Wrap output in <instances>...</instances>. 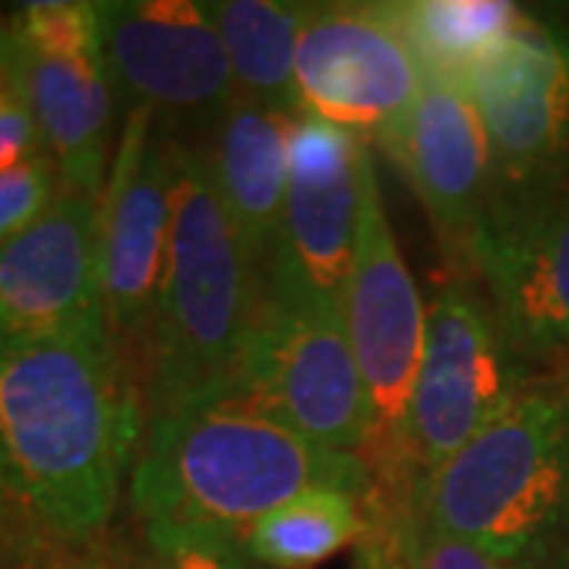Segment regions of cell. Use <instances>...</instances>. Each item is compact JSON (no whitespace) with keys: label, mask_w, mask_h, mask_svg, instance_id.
<instances>
[{"label":"cell","mask_w":569,"mask_h":569,"mask_svg":"<svg viewBox=\"0 0 569 569\" xmlns=\"http://www.w3.org/2000/svg\"><path fill=\"white\" fill-rule=\"evenodd\" d=\"M142 427L140 373L108 320L0 339V493L48 541L111 522Z\"/></svg>","instance_id":"obj_1"},{"label":"cell","mask_w":569,"mask_h":569,"mask_svg":"<svg viewBox=\"0 0 569 569\" xmlns=\"http://www.w3.org/2000/svg\"><path fill=\"white\" fill-rule=\"evenodd\" d=\"M313 488L367 500L370 471L361 456L305 440L241 389L146 411L130 471L142 529L209 531L238 541L253 522Z\"/></svg>","instance_id":"obj_2"},{"label":"cell","mask_w":569,"mask_h":569,"mask_svg":"<svg viewBox=\"0 0 569 569\" xmlns=\"http://www.w3.org/2000/svg\"><path fill=\"white\" fill-rule=\"evenodd\" d=\"M174 212L152 332L142 351L146 411L234 387V365L260 295L200 146L174 137Z\"/></svg>","instance_id":"obj_3"},{"label":"cell","mask_w":569,"mask_h":569,"mask_svg":"<svg viewBox=\"0 0 569 569\" xmlns=\"http://www.w3.org/2000/svg\"><path fill=\"white\" fill-rule=\"evenodd\" d=\"M408 522L500 553L569 550V367L535 373L418 488Z\"/></svg>","instance_id":"obj_4"},{"label":"cell","mask_w":569,"mask_h":569,"mask_svg":"<svg viewBox=\"0 0 569 569\" xmlns=\"http://www.w3.org/2000/svg\"><path fill=\"white\" fill-rule=\"evenodd\" d=\"M234 389L317 447L348 456L367 449L370 406L342 307L263 276Z\"/></svg>","instance_id":"obj_5"},{"label":"cell","mask_w":569,"mask_h":569,"mask_svg":"<svg viewBox=\"0 0 569 569\" xmlns=\"http://www.w3.org/2000/svg\"><path fill=\"white\" fill-rule=\"evenodd\" d=\"M535 377L478 282L459 269L427 310V339L402 433L411 500Z\"/></svg>","instance_id":"obj_6"},{"label":"cell","mask_w":569,"mask_h":569,"mask_svg":"<svg viewBox=\"0 0 569 569\" xmlns=\"http://www.w3.org/2000/svg\"><path fill=\"white\" fill-rule=\"evenodd\" d=\"M342 320L370 406V440L361 452L370 471L367 497L411 507V488L402 471V433L425 355L427 310L399 253L380 187L367 203L361 244L342 295Z\"/></svg>","instance_id":"obj_7"},{"label":"cell","mask_w":569,"mask_h":569,"mask_svg":"<svg viewBox=\"0 0 569 569\" xmlns=\"http://www.w3.org/2000/svg\"><path fill=\"white\" fill-rule=\"evenodd\" d=\"M7 26L44 156L67 190L102 197L123 108L104 58L99 3H22Z\"/></svg>","instance_id":"obj_8"},{"label":"cell","mask_w":569,"mask_h":569,"mask_svg":"<svg viewBox=\"0 0 569 569\" xmlns=\"http://www.w3.org/2000/svg\"><path fill=\"white\" fill-rule=\"evenodd\" d=\"M493 162V203L569 181V29L519 13L466 73Z\"/></svg>","instance_id":"obj_9"},{"label":"cell","mask_w":569,"mask_h":569,"mask_svg":"<svg viewBox=\"0 0 569 569\" xmlns=\"http://www.w3.org/2000/svg\"><path fill=\"white\" fill-rule=\"evenodd\" d=\"M174 137L146 108L123 111L99 197V279L104 320L140 373L162 288L174 212Z\"/></svg>","instance_id":"obj_10"},{"label":"cell","mask_w":569,"mask_h":569,"mask_svg":"<svg viewBox=\"0 0 569 569\" xmlns=\"http://www.w3.org/2000/svg\"><path fill=\"white\" fill-rule=\"evenodd\" d=\"M377 187L365 137L310 114H295L282 231L263 276L323 305L342 307L367 203Z\"/></svg>","instance_id":"obj_11"},{"label":"cell","mask_w":569,"mask_h":569,"mask_svg":"<svg viewBox=\"0 0 569 569\" xmlns=\"http://www.w3.org/2000/svg\"><path fill=\"white\" fill-rule=\"evenodd\" d=\"M102 44L121 108H146L171 137L174 127H212L238 99L222 36L197 0L99 3Z\"/></svg>","instance_id":"obj_12"},{"label":"cell","mask_w":569,"mask_h":569,"mask_svg":"<svg viewBox=\"0 0 569 569\" xmlns=\"http://www.w3.org/2000/svg\"><path fill=\"white\" fill-rule=\"evenodd\" d=\"M425 67L389 3L313 7L295 63V111L383 142L406 121Z\"/></svg>","instance_id":"obj_13"},{"label":"cell","mask_w":569,"mask_h":569,"mask_svg":"<svg viewBox=\"0 0 569 569\" xmlns=\"http://www.w3.org/2000/svg\"><path fill=\"white\" fill-rule=\"evenodd\" d=\"M462 269L531 367H569V181L490 206Z\"/></svg>","instance_id":"obj_14"},{"label":"cell","mask_w":569,"mask_h":569,"mask_svg":"<svg viewBox=\"0 0 569 569\" xmlns=\"http://www.w3.org/2000/svg\"><path fill=\"white\" fill-rule=\"evenodd\" d=\"M380 146L406 171L443 244L466 266L493 200L490 146L466 82L425 73L418 102Z\"/></svg>","instance_id":"obj_15"},{"label":"cell","mask_w":569,"mask_h":569,"mask_svg":"<svg viewBox=\"0 0 569 569\" xmlns=\"http://www.w3.org/2000/svg\"><path fill=\"white\" fill-rule=\"evenodd\" d=\"M104 320L99 197L67 190L39 222L0 247V339Z\"/></svg>","instance_id":"obj_16"},{"label":"cell","mask_w":569,"mask_h":569,"mask_svg":"<svg viewBox=\"0 0 569 569\" xmlns=\"http://www.w3.org/2000/svg\"><path fill=\"white\" fill-rule=\"evenodd\" d=\"M291 111L238 96L209 127V142L200 146L219 200L257 276H263L282 231L291 181Z\"/></svg>","instance_id":"obj_17"},{"label":"cell","mask_w":569,"mask_h":569,"mask_svg":"<svg viewBox=\"0 0 569 569\" xmlns=\"http://www.w3.org/2000/svg\"><path fill=\"white\" fill-rule=\"evenodd\" d=\"M222 36L238 96L250 102L295 111V63L313 3L279 0H216L206 3Z\"/></svg>","instance_id":"obj_18"},{"label":"cell","mask_w":569,"mask_h":569,"mask_svg":"<svg viewBox=\"0 0 569 569\" xmlns=\"http://www.w3.org/2000/svg\"><path fill=\"white\" fill-rule=\"evenodd\" d=\"M361 497L339 488L298 493L238 538L250 563L269 569H310L348 548L367 531Z\"/></svg>","instance_id":"obj_19"},{"label":"cell","mask_w":569,"mask_h":569,"mask_svg":"<svg viewBox=\"0 0 569 569\" xmlns=\"http://www.w3.org/2000/svg\"><path fill=\"white\" fill-rule=\"evenodd\" d=\"M402 36L425 73L466 82L475 61L490 51L519 20L507 0H399L389 3Z\"/></svg>","instance_id":"obj_20"},{"label":"cell","mask_w":569,"mask_h":569,"mask_svg":"<svg viewBox=\"0 0 569 569\" xmlns=\"http://www.w3.org/2000/svg\"><path fill=\"white\" fill-rule=\"evenodd\" d=\"M399 550L406 553V569H567L569 563V550L500 553L411 522L399 538Z\"/></svg>","instance_id":"obj_21"},{"label":"cell","mask_w":569,"mask_h":569,"mask_svg":"<svg viewBox=\"0 0 569 569\" xmlns=\"http://www.w3.org/2000/svg\"><path fill=\"white\" fill-rule=\"evenodd\" d=\"M44 156L10 26L0 20V171Z\"/></svg>","instance_id":"obj_22"},{"label":"cell","mask_w":569,"mask_h":569,"mask_svg":"<svg viewBox=\"0 0 569 569\" xmlns=\"http://www.w3.org/2000/svg\"><path fill=\"white\" fill-rule=\"evenodd\" d=\"M137 569H250L241 541L187 529H142Z\"/></svg>","instance_id":"obj_23"},{"label":"cell","mask_w":569,"mask_h":569,"mask_svg":"<svg viewBox=\"0 0 569 569\" xmlns=\"http://www.w3.org/2000/svg\"><path fill=\"white\" fill-rule=\"evenodd\" d=\"M61 190V174L48 156L0 171V247L39 222Z\"/></svg>","instance_id":"obj_24"},{"label":"cell","mask_w":569,"mask_h":569,"mask_svg":"<svg viewBox=\"0 0 569 569\" xmlns=\"http://www.w3.org/2000/svg\"><path fill=\"white\" fill-rule=\"evenodd\" d=\"M41 538L44 535L32 529L0 493V569H10L13 560L26 563L32 553H39V550H29V541H41Z\"/></svg>","instance_id":"obj_25"},{"label":"cell","mask_w":569,"mask_h":569,"mask_svg":"<svg viewBox=\"0 0 569 569\" xmlns=\"http://www.w3.org/2000/svg\"><path fill=\"white\" fill-rule=\"evenodd\" d=\"M22 569H121L114 560L102 557L99 550H80L77 545H58V548H39Z\"/></svg>","instance_id":"obj_26"},{"label":"cell","mask_w":569,"mask_h":569,"mask_svg":"<svg viewBox=\"0 0 569 569\" xmlns=\"http://www.w3.org/2000/svg\"><path fill=\"white\" fill-rule=\"evenodd\" d=\"M389 569H406V567H399V563H396V567H389Z\"/></svg>","instance_id":"obj_27"},{"label":"cell","mask_w":569,"mask_h":569,"mask_svg":"<svg viewBox=\"0 0 569 569\" xmlns=\"http://www.w3.org/2000/svg\"><path fill=\"white\" fill-rule=\"evenodd\" d=\"M567 569H569V563H567Z\"/></svg>","instance_id":"obj_28"}]
</instances>
